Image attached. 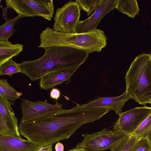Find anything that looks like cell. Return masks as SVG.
<instances>
[{
	"label": "cell",
	"instance_id": "13",
	"mask_svg": "<svg viewBox=\"0 0 151 151\" xmlns=\"http://www.w3.org/2000/svg\"><path fill=\"white\" fill-rule=\"evenodd\" d=\"M80 66L58 70L47 74L42 78L39 82L41 89L48 90L69 81L71 77Z\"/></svg>",
	"mask_w": 151,
	"mask_h": 151
},
{
	"label": "cell",
	"instance_id": "23",
	"mask_svg": "<svg viewBox=\"0 0 151 151\" xmlns=\"http://www.w3.org/2000/svg\"><path fill=\"white\" fill-rule=\"evenodd\" d=\"M60 90L58 88H53L50 92V96L51 98L57 100L60 96Z\"/></svg>",
	"mask_w": 151,
	"mask_h": 151
},
{
	"label": "cell",
	"instance_id": "7",
	"mask_svg": "<svg viewBox=\"0 0 151 151\" xmlns=\"http://www.w3.org/2000/svg\"><path fill=\"white\" fill-rule=\"evenodd\" d=\"M81 10L78 3L72 1L57 9L52 29L56 32L63 33H76V28L80 21Z\"/></svg>",
	"mask_w": 151,
	"mask_h": 151
},
{
	"label": "cell",
	"instance_id": "29",
	"mask_svg": "<svg viewBox=\"0 0 151 151\" xmlns=\"http://www.w3.org/2000/svg\"></svg>",
	"mask_w": 151,
	"mask_h": 151
},
{
	"label": "cell",
	"instance_id": "24",
	"mask_svg": "<svg viewBox=\"0 0 151 151\" xmlns=\"http://www.w3.org/2000/svg\"><path fill=\"white\" fill-rule=\"evenodd\" d=\"M52 145L40 146L37 151H52Z\"/></svg>",
	"mask_w": 151,
	"mask_h": 151
},
{
	"label": "cell",
	"instance_id": "8",
	"mask_svg": "<svg viewBox=\"0 0 151 151\" xmlns=\"http://www.w3.org/2000/svg\"><path fill=\"white\" fill-rule=\"evenodd\" d=\"M151 114V107H136L122 112L114 124L113 129L130 136Z\"/></svg>",
	"mask_w": 151,
	"mask_h": 151
},
{
	"label": "cell",
	"instance_id": "1",
	"mask_svg": "<svg viewBox=\"0 0 151 151\" xmlns=\"http://www.w3.org/2000/svg\"><path fill=\"white\" fill-rule=\"evenodd\" d=\"M101 117L98 108L78 105L62 109L48 116L23 123L20 122V135L40 146L53 145L69 138L83 125Z\"/></svg>",
	"mask_w": 151,
	"mask_h": 151
},
{
	"label": "cell",
	"instance_id": "19",
	"mask_svg": "<svg viewBox=\"0 0 151 151\" xmlns=\"http://www.w3.org/2000/svg\"><path fill=\"white\" fill-rule=\"evenodd\" d=\"M20 63L15 62L11 58L0 65V76L5 75L12 76L14 73H21Z\"/></svg>",
	"mask_w": 151,
	"mask_h": 151
},
{
	"label": "cell",
	"instance_id": "20",
	"mask_svg": "<svg viewBox=\"0 0 151 151\" xmlns=\"http://www.w3.org/2000/svg\"><path fill=\"white\" fill-rule=\"evenodd\" d=\"M101 0H76L79 4L81 9H82L89 16L95 11L99 7Z\"/></svg>",
	"mask_w": 151,
	"mask_h": 151
},
{
	"label": "cell",
	"instance_id": "27",
	"mask_svg": "<svg viewBox=\"0 0 151 151\" xmlns=\"http://www.w3.org/2000/svg\"><path fill=\"white\" fill-rule=\"evenodd\" d=\"M68 151H86L85 150L82 148L76 147L71 149Z\"/></svg>",
	"mask_w": 151,
	"mask_h": 151
},
{
	"label": "cell",
	"instance_id": "11",
	"mask_svg": "<svg viewBox=\"0 0 151 151\" xmlns=\"http://www.w3.org/2000/svg\"><path fill=\"white\" fill-rule=\"evenodd\" d=\"M116 2L117 0H101L98 8L91 16L79 21L76 28V33H85L96 29L103 17L115 8Z\"/></svg>",
	"mask_w": 151,
	"mask_h": 151
},
{
	"label": "cell",
	"instance_id": "3",
	"mask_svg": "<svg viewBox=\"0 0 151 151\" xmlns=\"http://www.w3.org/2000/svg\"><path fill=\"white\" fill-rule=\"evenodd\" d=\"M40 39L38 47H69L84 50L89 54L100 52L107 45V40L104 32L97 29L85 33L69 34L57 32L48 27L42 32Z\"/></svg>",
	"mask_w": 151,
	"mask_h": 151
},
{
	"label": "cell",
	"instance_id": "21",
	"mask_svg": "<svg viewBox=\"0 0 151 151\" xmlns=\"http://www.w3.org/2000/svg\"><path fill=\"white\" fill-rule=\"evenodd\" d=\"M151 126V114L141 124L131 135L142 137L146 134Z\"/></svg>",
	"mask_w": 151,
	"mask_h": 151
},
{
	"label": "cell",
	"instance_id": "18",
	"mask_svg": "<svg viewBox=\"0 0 151 151\" xmlns=\"http://www.w3.org/2000/svg\"><path fill=\"white\" fill-rule=\"evenodd\" d=\"M24 17L18 15L12 19L6 20L5 22L0 27V41H8L16 30L14 27L16 22Z\"/></svg>",
	"mask_w": 151,
	"mask_h": 151
},
{
	"label": "cell",
	"instance_id": "5",
	"mask_svg": "<svg viewBox=\"0 0 151 151\" xmlns=\"http://www.w3.org/2000/svg\"><path fill=\"white\" fill-rule=\"evenodd\" d=\"M6 7L19 15L41 17L50 21L54 13L52 0H6Z\"/></svg>",
	"mask_w": 151,
	"mask_h": 151
},
{
	"label": "cell",
	"instance_id": "12",
	"mask_svg": "<svg viewBox=\"0 0 151 151\" xmlns=\"http://www.w3.org/2000/svg\"><path fill=\"white\" fill-rule=\"evenodd\" d=\"M131 99L132 98L125 90L122 94L119 96L99 97L83 105L86 107L107 109L110 111H114L116 114L119 115L122 112V109L125 104Z\"/></svg>",
	"mask_w": 151,
	"mask_h": 151
},
{
	"label": "cell",
	"instance_id": "2",
	"mask_svg": "<svg viewBox=\"0 0 151 151\" xmlns=\"http://www.w3.org/2000/svg\"><path fill=\"white\" fill-rule=\"evenodd\" d=\"M43 48L45 53L41 57L24 60L20 63L21 73L33 81L54 71L80 66L89 57L87 52L70 47L51 46Z\"/></svg>",
	"mask_w": 151,
	"mask_h": 151
},
{
	"label": "cell",
	"instance_id": "25",
	"mask_svg": "<svg viewBox=\"0 0 151 151\" xmlns=\"http://www.w3.org/2000/svg\"><path fill=\"white\" fill-rule=\"evenodd\" d=\"M55 149L56 151H63V145L62 143L58 142L55 145Z\"/></svg>",
	"mask_w": 151,
	"mask_h": 151
},
{
	"label": "cell",
	"instance_id": "16",
	"mask_svg": "<svg viewBox=\"0 0 151 151\" xmlns=\"http://www.w3.org/2000/svg\"><path fill=\"white\" fill-rule=\"evenodd\" d=\"M115 8L132 18L138 14L139 11L136 0H117Z\"/></svg>",
	"mask_w": 151,
	"mask_h": 151
},
{
	"label": "cell",
	"instance_id": "6",
	"mask_svg": "<svg viewBox=\"0 0 151 151\" xmlns=\"http://www.w3.org/2000/svg\"><path fill=\"white\" fill-rule=\"evenodd\" d=\"M127 136L122 132L104 128L91 134H83V139L76 147L83 148L86 151H103L111 149Z\"/></svg>",
	"mask_w": 151,
	"mask_h": 151
},
{
	"label": "cell",
	"instance_id": "26",
	"mask_svg": "<svg viewBox=\"0 0 151 151\" xmlns=\"http://www.w3.org/2000/svg\"><path fill=\"white\" fill-rule=\"evenodd\" d=\"M146 136L151 145V126L147 131Z\"/></svg>",
	"mask_w": 151,
	"mask_h": 151
},
{
	"label": "cell",
	"instance_id": "9",
	"mask_svg": "<svg viewBox=\"0 0 151 151\" xmlns=\"http://www.w3.org/2000/svg\"><path fill=\"white\" fill-rule=\"evenodd\" d=\"M22 100L21 108L22 116L21 123L50 115L63 109V105L58 102L51 104L47 100L32 101L25 99Z\"/></svg>",
	"mask_w": 151,
	"mask_h": 151
},
{
	"label": "cell",
	"instance_id": "4",
	"mask_svg": "<svg viewBox=\"0 0 151 151\" xmlns=\"http://www.w3.org/2000/svg\"><path fill=\"white\" fill-rule=\"evenodd\" d=\"M125 90L137 102L144 105L151 98V56L143 53L137 56L125 77Z\"/></svg>",
	"mask_w": 151,
	"mask_h": 151
},
{
	"label": "cell",
	"instance_id": "30",
	"mask_svg": "<svg viewBox=\"0 0 151 151\" xmlns=\"http://www.w3.org/2000/svg\"><path fill=\"white\" fill-rule=\"evenodd\" d=\"M151 151V150H150V151Z\"/></svg>",
	"mask_w": 151,
	"mask_h": 151
},
{
	"label": "cell",
	"instance_id": "17",
	"mask_svg": "<svg viewBox=\"0 0 151 151\" xmlns=\"http://www.w3.org/2000/svg\"><path fill=\"white\" fill-rule=\"evenodd\" d=\"M22 95V93L17 91L10 85L7 79H0V95L11 101H14Z\"/></svg>",
	"mask_w": 151,
	"mask_h": 151
},
{
	"label": "cell",
	"instance_id": "10",
	"mask_svg": "<svg viewBox=\"0 0 151 151\" xmlns=\"http://www.w3.org/2000/svg\"><path fill=\"white\" fill-rule=\"evenodd\" d=\"M13 102L0 95V135L21 138Z\"/></svg>",
	"mask_w": 151,
	"mask_h": 151
},
{
	"label": "cell",
	"instance_id": "28",
	"mask_svg": "<svg viewBox=\"0 0 151 151\" xmlns=\"http://www.w3.org/2000/svg\"><path fill=\"white\" fill-rule=\"evenodd\" d=\"M149 103L151 104V99H150V101H149Z\"/></svg>",
	"mask_w": 151,
	"mask_h": 151
},
{
	"label": "cell",
	"instance_id": "14",
	"mask_svg": "<svg viewBox=\"0 0 151 151\" xmlns=\"http://www.w3.org/2000/svg\"><path fill=\"white\" fill-rule=\"evenodd\" d=\"M40 147L22 137L0 135V151H37Z\"/></svg>",
	"mask_w": 151,
	"mask_h": 151
},
{
	"label": "cell",
	"instance_id": "22",
	"mask_svg": "<svg viewBox=\"0 0 151 151\" xmlns=\"http://www.w3.org/2000/svg\"><path fill=\"white\" fill-rule=\"evenodd\" d=\"M151 150V145L145 136L138 141L132 151H149Z\"/></svg>",
	"mask_w": 151,
	"mask_h": 151
},
{
	"label": "cell",
	"instance_id": "15",
	"mask_svg": "<svg viewBox=\"0 0 151 151\" xmlns=\"http://www.w3.org/2000/svg\"><path fill=\"white\" fill-rule=\"evenodd\" d=\"M23 49L22 44H13L8 41H0V65L18 55Z\"/></svg>",
	"mask_w": 151,
	"mask_h": 151
}]
</instances>
